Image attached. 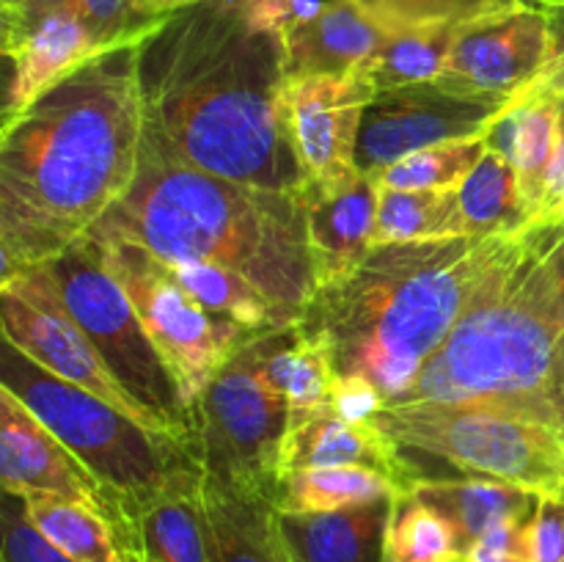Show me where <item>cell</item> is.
Masks as SVG:
<instances>
[{
	"label": "cell",
	"instance_id": "d4e9b609",
	"mask_svg": "<svg viewBox=\"0 0 564 562\" xmlns=\"http://www.w3.org/2000/svg\"><path fill=\"white\" fill-rule=\"evenodd\" d=\"M202 468L171 483L138 521L135 545L158 562H209L202 507Z\"/></svg>",
	"mask_w": 564,
	"mask_h": 562
},
{
	"label": "cell",
	"instance_id": "7c38bea8",
	"mask_svg": "<svg viewBox=\"0 0 564 562\" xmlns=\"http://www.w3.org/2000/svg\"><path fill=\"white\" fill-rule=\"evenodd\" d=\"M507 105L505 99L463 97L438 83L378 91L358 132V171L378 176L413 152L485 136Z\"/></svg>",
	"mask_w": 564,
	"mask_h": 562
},
{
	"label": "cell",
	"instance_id": "277c9868",
	"mask_svg": "<svg viewBox=\"0 0 564 562\" xmlns=\"http://www.w3.org/2000/svg\"><path fill=\"white\" fill-rule=\"evenodd\" d=\"M91 231L127 237L160 259L235 270L295 323L317 292L301 191L207 174L147 138L135 182Z\"/></svg>",
	"mask_w": 564,
	"mask_h": 562
},
{
	"label": "cell",
	"instance_id": "4dcf8cb0",
	"mask_svg": "<svg viewBox=\"0 0 564 562\" xmlns=\"http://www.w3.org/2000/svg\"><path fill=\"white\" fill-rule=\"evenodd\" d=\"M457 28H408L386 36L378 53L361 66L369 80L386 88L435 83L446 69Z\"/></svg>",
	"mask_w": 564,
	"mask_h": 562
},
{
	"label": "cell",
	"instance_id": "d590c367",
	"mask_svg": "<svg viewBox=\"0 0 564 562\" xmlns=\"http://www.w3.org/2000/svg\"><path fill=\"white\" fill-rule=\"evenodd\" d=\"M0 527H3L0 562H77L39 532L36 523L28 516L25 499L20 494L3 490Z\"/></svg>",
	"mask_w": 564,
	"mask_h": 562
},
{
	"label": "cell",
	"instance_id": "44dd1931",
	"mask_svg": "<svg viewBox=\"0 0 564 562\" xmlns=\"http://www.w3.org/2000/svg\"><path fill=\"white\" fill-rule=\"evenodd\" d=\"M556 141H560V99L538 83L510 99V105L485 130V143L490 152L516 165L529 224H534V215L543 202L545 176L554 160Z\"/></svg>",
	"mask_w": 564,
	"mask_h": 562
},
{
	"label": "cell",
	"instance_id": "484cf974",
	"mask_svg": "<svg viewBox=\"0 0 564 562\" xmlns=\"http://www.w3.org/2000/svg\"><path fill=\"white\" fill-rule=\"evenodd\" d=\"M400 490L397 479L378 468H297L279 477L275 505L281 512H330L397 496Z\"/></svg>",
	"mask_w": 564,
	"mask_h": 562
},
{
	"label": "cell",
	"instance_id": "ee69618b",
	"mask_svg": "<svg viewBox=\"0 0 564 562\" xmlns=\"http://www.w3.org/2000/svg\"><path fill=\"white\" fill-rule=\"evenodd\" d=\"M538 86H543L545 91L556 94V97H564V55L562 58H554L549 64V69L538 77Z\"/></svg>",
	"mask_w": 564,
	"mask_h": 562
},
{
	"label": "cell",
	"instance_id": "4316f807",
	"mask_svg": "<svg viewBox=\"0 0 564 562\" xmlns=\"http://www.w3.org/2000/svg\"><path fill=\"white\" fill-rule=\"evenodd\" d=\"M468 237L516 235L532 229L523 207L516 165L496 152H485L457 191Z\"/></svg>",
	"mask_w": 564,
	"mask_h": 562
},
{
	"label": "cell",
	"instance_id": "836d02e7",
	"mask_svg": "<svg viewBox=\"0 0 564 562\" xmlns=\"http://www.w3.org/2000/svg\"><path fill=\"white\" fill-rule=\"evenodd\" d=\"M389 33L408 28H463L523 6V0H358Z\"/></svg>",
	"mask_w": 564,
	"mask_h": 562
},
{
	"label": "cell",
	"instance_id": "5bb4252c",
	"mask_svg": "<svg viewBox=\"0 0 564 562\" xmlns=\"http://www.w3.org/2000/svg\"><path fill=\"white\" fill-rule=\"evenodd\" d=\"M378 94L367 72L286 80V119L306 182H339L358 171V132Z\"/></svg>",
	"mask_w": 564,
	"mask_h": 562
},
{
	"label": "cell",
	"instance_id": "74e56055",
	"mask_svg": "<svg viewBox=\"0 0 564 562\" xmlns=\"http://www.w3.org/2000/svg\"><path fill=\"white\" fill-rule=\"evenodd\" d=\"M330 408L350 422L369 424L386 408V397L372 380L361 375H336L334 389H330Z\"/></svg>",
	"mask_w": 564,
	"mask_h": 562
},
{
	"label": "cell",
	"instance_id": "ffe728a7",
	"mask_svg": "<svg viewBox=\"0 0 564 562\" xmlns=\"http://www.w3.org/2000/svg\"><path fill=\"white\" fill-rule=\"evenodd\" d=\"M386 36L389 31L358 0H325L312 20L284 36L286 80L361 69Z\"/></svg>",
	"mask_w": 564,
	"mask_h": 562
},
{
	"label": "cell",
	"instance_id": "f1b7e54d",
	"mask_svg": "<svg viewBox=\"0 0 564 562\" xmlns=\"http://www.w3.org/2000/svg\"><path fill=\"white\" fill-rule=\"evenodd\" d=\"M39 532L77 562H127L124 543L102 512L64 496H22Z\"/></svg>",
	"mask_w": 564,
	"mask_h": 562
},
{
	"label": "cell",
	"instance_id": "8992f818",
	"mask_svg": "<svg viewBox=\"0 0 564 562\" xmlns=\"http://www.w3.org/2000/svg\"><path fill=\"white\" fill-rule=\"evenodd\" d=\"M0 386L14 391L108 490L119 505L124 545H135L141 512L171 483L202 468L180 439L39 367L9 342L0 353Z\"/></svg>",
	"mask_w": 564,
	"mask_h": 562
},
{
	"label": "cell",
	"instance_id": "8fae6325",
	"mask_svg": "<svg viewBox=\"0 0 564 562\" xmlns=\"http://www.w3.org/2000/svg\"><path fill=\"white\" fill-rule=\"evenodd\" d=\"M0 328L3 342L25 353L39 367L102 397L121 413L152 428L147 413L105 367L86 331L75 323L47 264L0 279Z\"/></svg>",
	"mask_w": 564,
	"mask_h": 562
},
{
	"label": "cell",
	"instance_id": "7a4b0ae2",
	"mask_svg": "<svg viewBox=\"0 0 564 562\" xmlns=\"http://www.w3.org/2000/svg\"><path fill=\"white\" fill-rule=\"evenodd\" d=\"M138 42L94 55L3 121L0 279L53 262L91 235L135 182L143 147Z\"/></svg>",
	"mask_w": 564,
	"mask_h": 562
},
{
	"label": "cell",
	"instance_id": "681fc988",
	"mask_svg": "<svg viewBox=\"0 0 564 562\" xmlns=\"http://www.w3.org/2000/svg\"><path fill=\"white\" fill-rule=\"evenodd\" d=\"M560 428L564 430V402L560 406Z\"/></svg>",
	"mask_w": 564,
	"mask_h": 562
},
{
	"label": "cell",
	"instance_id": "ab89813d",
	"mask_svg": "<svg viewBox=\"0 0 564 562\" xmlns=\"http://www.w3.org/2000/svg\"><path fill=\"white\" fill-rule=\"evenodd\" d=\"M534 562H564V494L540 496L532 521Z\"/></svg>",
	"mask_w": 564,
	"mask_h": 562
},
{
	"label": "cell",
	"instance_id": "7bdbcfd3",
	"mask_svg": "<svg viewBox=\"0 0 564 562\" xmlns=\"http://www.w3.org/2000/svg\"><path fill=\"white\" fill-rule=\"evenodd\" d=\"M198 3H207V0H135V9L138 14L147 17V20H158V17L174 14V11Z\"/></svg>",
	"mask_w": 564,
	"mask_h": 562
},
{
	"label": "cell",
	"instance_id": "30bf717a",
	"mask_svg": "<svg viewBox=\"0 0 564 562\" xmlns=\"http://www.w3.org/2000/svg\"><path fill=\"white\" fill-rule=\"evenodd\" d=\"M91 237L193 408L215 372L257 336L204 312L149 248L105 231Z\"/></svg>",
	"mask_w": 564,
	"mask_h": 562
},
{
	"label": "cell",
	"instance_id": "603a6c76",
	"mask_svg": "<svg viewBox=\"0 0 564 562\" xmlns=\"http://www.w3.org/2000/svg\"><path fill=\"white\" fill-rule=\"evenodd\" d=\"M408 490L427 501L433 510H438L449 521L463 556L485 532H490L499 523L512 521V518L534 516L540 505V494H534V490L479 477L424 479Z\"/></svg>",
	"mask_w": 564,
	"mask_h": 562
},
{
	"label": "cell",
	"instance_id": "ac0fdd59",
	"mask_svg": "<svg viewBox=\"0 0 564 562\" xmlns=\"http://www.w3.org/2000/svg\"><path fill=\"white\" fill-rule=\"evenodd\" d=\"M209 562H292L281 510L270 490L202 472Z\"/></svg>",
	"mask_w": 564,
	"mask_h": 562
},
{
	"label": "cell",
	"instance_id": "f6af8a7d",
	"mask_svg": "<svg viewBox=\"0 0 564 562\" xmlns=\"http://www.w3.org/2000/svg\"><path fill=\"white\" fill-rule=\"evenodd\" d=\"M545 9L551 22V39H554V58H562L564 55V3L560 6H540Z\"/></svg>",
	"mask_w": 564,
	"mask_h": 562
},
{
	"label": "cell",
	"instance_id": "c3c4849f",
	"mask_svg": "<svg viewBox=\"0 0 564 562\" xmlns=\"http://www.w3.org/2000/svg\"><path fill=\"white\" fill-rule=\"evenodd\" d=\"M523 3H529V6H560V3H564V0H523Z\"/></svg>",
	"mask_w": 564,
	"mask_h": 562
},
{
	"label": "cell",
	"instance_id": "52a82bcc",
	"mask_svg": "<svg viewBox=\"0 0 564 562\" xmlns=\"http://www.w3.org/2000/svg\"><path fill=\"white\" fill-rule=\"evenodd\" d=\"M375 428L397 446L405 490L422 479H499L540 496L564 494V430L494 402L386 406Z\"/></svg>",
	"mask_w": 564,
	"mask_h": 562
},
{
	"label": "cell",
	"instance_id": "3957f363",
	"mask_svg": "<svg viewBox=\"0 0 564 562\" xmlns=\"http://www.w3.org/2000/svg\"><path fill=\"white\" fill-rule=\"evenodd\" d=\"M521 235L375 246L347 279L314 292L297 331L334 375L372 380L394 406Z\"/></svg>",
	"mask_w": 564,
	"mask_h": 562
},
{
	"label": "cell",
	"instance_id": "b9f144b4",
	"mask_svg": "<svg viewBox=\"0 0 564 562\" xmlns=\"http://www.w3.org/2000/svg\"><path fill=\"white\" fill-rule=\"evenodd\" d=\"M551 262H554L556 281H560V312H562V347H560V400L556 408L564 402V226L554 231L551 240Z\"/></svg>",
	"mask_w": 564,
	"mask_h": 562
},
{
	"label": "cell",
	"instance_id": "7402d4cb",
	"mask_svg": "<svg viewBox=\"0 0 564 562\" xmlns=\"http://www.w3.org/2000/svg\"><path fill=\"white\" fill-rule=\"evenodd\" d=\"M394 499L330 512H281L292 562H389L386 534Z\"/></svg>",
	"mask_w": 564,
	"mask_h": 562
},
{
	"label": "cell",
	"instance_id": "7dc6e473",
	"mask_svg": "<svg viewBox=\"0 0 564 562\" xmlns=\"http://www.w3.org/2000/svg\"><path fill=\"white\" fill-rule=\"evenodd\" d=\"M124 551H127V562H158L152 560L141 545H124Z\"/></svg>",
	"mask_w": 564,
	"mask_h": 562
},
{
	"label": "cell",
	"instance_id": "e575fe53",
	"mask_svg": "<svg viewBox=\"0 0 564 562\" xmlns=\"http://www.w3.org/2000/svg\"><path fill=\"white\" fill-rule=\"evenodd\" d=\"M31 11H69L77 20L86 22L108 47L138 42L163 20V17L147 20V17L138 14L135 0H33L28 9L17 11V14H31Z\"/></svg>",
	"mask_w": 564,
	"mask_h": 562
},
{
	"label": "cell",
	"instance_id": "f907efd6",
	"mask_svg": "<svg viewBox=\"0 0 564 562\" xmlns=\"http://www.w3.org/2000/svg\"><path fill=\"white\" fill-rule=\"evenodd\" d=\"M460 562H468V560H460Z\"/></svg>",
	"mask_w": 564,
	"mask_h": 562
},
{
	"label": "cell",
	"instance_id": "83f0119b",
	"mask_svg": "<svg viewBox=\"0 0 564 562\" xmlns=\"http://www.w3.org/2000/svg\"><path fill=\"white\" fill-rule=\"evenodd\" d=\"M264 378L290 402V411H312L328 406L334 389V369L319 347L303 339L297 325L273 331L259 339Z\"/></svg>",
	"mask_w": 564,
	"mask_h": 562
},
{
	"label": "cell",
	"instance_id": "9a60e30c",
	"mask_svg": "<svg viewBox=\"0 0 564 562\" xmlns=\"http://www.w3.org/2000/svg\"><path fill=\"white\" fill-rule=\"evenodd\" d=\"M0 485L9 494H50L102 512L121 538L119 505L75 452L6 386H0Z\"/></svg>",
	"mask_w": 564,
	"mask_h": 562
},
{
	"label": "cell",
	"instance_id": "e0dca14e",
	"mask_svg": "<svg viewBox=\"0 0 564 562\" xmlns=\"http://www.w3.org/2000/svg\"><path fill=\"white\" fill-rule=\"evenodd\" d=\"M0 44L11 61L6 119L28 108L53 83L75 72L94 55L110 50L91 28L69 11H31L0 17Z\"/></svg>",
	"mask_w": 564,
	"mask_h": 562
},
{
	"label": "cell",
	"instance_id": "cb8c5ba5",
	"mask_svg": "<svg viewBox=\"0 0 564 562\" xmlns=\"http://www.w3.org/2000/svg\"><path fill=\"white\" fill-rule=\"evenodd\" d=\"M163 262L182 290L220 323L237 325L253 336L297 325L279 303L270 301L257 284L242 279L235 270L213 262H193V259H163Z\"/></svg>",
	"mask_w": 564,
	"mask_h": 562
},
{
	"label": "cell",
	"instance_id": "8d00e7d4",
	"mask_svg": "<svg viewBox=\"0 0 564 562\" xmlns=\"http://www.w3.org/2000/svg\"><path fill=\"white\" fill-rule=\"evenodd\" d=\"M538 512V510H534ZM532 521L534 516L512 518L485 532L468 549V562H534L532 556Z\"/></svg>",
	"mask_w": 564,
	"mask_h": 562
},
{
	"label": "cell",
	"instance_id": "9c48e42d",
	"mask_svg": "<svg viewBox=\"0 0 564 562\" xmlns=\"http://www.w3.org/2000/svg\"><path fill=\"white\" fill-rule=\"evenodd\" d=\"M259 339L262 336L246 342L215 372L193 406V452L202 472L275 496L281 441L290 430L292 411L264 378Z\"/></svg>",
	"mask_w": 564,
	"mask_h": 562
},
{
	"label": "cell",
	"instance_id": "60d3db41",
	"mask_svg": "<svg viewBox=\"0 0 564 562\" xmlns=\"http://www.w3.org/2000/svg\"><path fill=\"white\" fill-rule=\"evenodd\" d=\"M556 99H560V141H556L554 160L545 176L543 202L532 226H564V97Z\"/></svg>",
	"mask_w": 564,
	"mask_h": 562
},
{
	"label": "cell",
	"instance_id": "4fadbf2b",
	"mask_svg": "<svg viewBox=\"0 0 564 562\" xmlns=\"http://www.w3.org/2000/svg\"><path fill=\"white\" fill-rule=\"evenodd\" d=\"M554 61V39L545 9L518 6L457 28L438 86L463 97L516 99Z\"/></svg>",
	"mask_w": 564,
	"mask_h": 562
},
{
	"label": "cell",
	"instance_id": "2e32d148",
	"mask_svg": "<svg viewBox=\"0 0 564 562\" xmlns=\"http://www.w3.org/2000/svg\"><path fill=\"white\" fill-rule=\"evenodd\" d=\"M308 253L319 287L347 279L375 248L380 180L356 171L339 182H306L301 187Z\"/></svg>",
	"mask_w": 564,
	"mask_h": 562
},
{
	"label": "cell",
	"instance_id": "1f68e13d",
	"mask_svg": "<svg viewBox=\"0 0 564 562\" xmlns=\"http://www.w3.org/2000/svg\"><path fill=\"white\" fill-rule=\"evenodd\" d=\"M389 562H460L466 560L457 543L455 529L438 510L400 490L391 507L389 534H386Z\"/></svg>",
	"mask_w": 564,
	"mask_h": 562
},
{
	"label": "cell",
	"instance_id": "6da1fadb",
	"mask_svg": "<svg viewBox=\"0 0 564 562\" xmlns=\"http://www.w3.org/2000/svg\"><path fill=\"white\" fill-rule=\"evenodd\" d=\"M143 138L207 174L301 191L286 119L284 36L259 31L242 0L165 14L138 42Z\"/></svg>",
	"mask_w": 564,
	"mask_h": 562
},
{
	"label": "cell",
	"instance_id": "5b68a950",
	"mask_svg": "<svg viewBox=\"0 0 564 562\" xmlns=\"http://www.w3.org/2000/svg\"><path fill=\"white\" fill-rule=\"evenodd\" d=\"M532 226L485 279L402 402H494L560 424V281Z\"/></svg>",
	"mask_w": 564,
	"mask_h": 562
},
{
	"label": "cell",
	"instance_id": "bcb514c9",
	"mask_svg": "<svg viewBox=\"0 0 564 562\" xmlns=\"http://www.w3.org/2000/svg\"><path fill=\"white\" fill-rule=\"evenodd\" d=\"M31 3H33V0H0V17L17 14V11L28 9Z\"/></svg>",
	"mask_w": 564,
	"mask_h": 562
},
{
	"label": "cell",
	"instance_id": "f546056e",
	"mask_svg": "<svg viewBox=\"0 0 564 562\" xmlns=\"http://www.w3.org/2000/svg\"><path fill=\"white\" fill-rule=\"evenodd\" d=\"M468 237L457 191H391L380 185L375 246Z\"/></svg>",
	"mask_w": 564,
	"mask_h": 562
},
{
	"label": "cell",
	"instance_id": "f35d334b",
	"mask_svg": "<svg viewBox=\"0 0 564 562\" xmlns=\"http://www.w3.org/2000/svg\"><path fill=\"white\" fill-rule=\"evenodd\" d=\"M323 3L325 0H242V11L259 31L286 36L297 25L312 20Z\"/></svg>",
	"mask_w": 564,
	"mask_h": 562
},
{
	"label": "cell",
	"instance_id": "d6986e66",
	"mask_svg": "<svg viewBox=\"0 0 564 562\" xmlns=\"http://www.w3.org/2000/svg\"><path fill=\"white\" fill-rule=\"evenodd\" d=\"M364 466L386 472L405 490V468H402L397 446L369 424H356L328 406L312 411H292L290 430L281 441L279 477L297 468H334Z\"/></svg>",
	"mask_w": 564,
	"mask_h": 562
},
{
	"label": "cell",
	"instance_id": "ba28073f",
	"mask_svg": "<svg viewBox=\"0 0 564 562\" xmlns=\"http://www.w3.org/2000/svg\"><path fill=\"white\" fill-rule=\"evenodd\" d=\"M47 268L75 323L86 331L121 389L147 413L149 424L180 439L193 452L196 413L187 406L180 380L160 356L135 306L105 264L99 242L91 235L83 237L47 262Z\"/></svg>",
	"mask_w": 564,
	"mask_h": 562
},
{
	"label": "cell",
	"instance_id": "d6a6232c",
	"mask_svg": "<svg viewBox=\"0 0 564 562\" xmlns=\"http://www.w3.org/2000/svg\"><path fill=\"white\" fill-rule=\"evenodd\" d=\"M485 152V136L438 143L397 160L378 180L391 191H460Z\"/></svg>",
	"mask_w": 564,
	"mask_h": 562
}]
</instances>
